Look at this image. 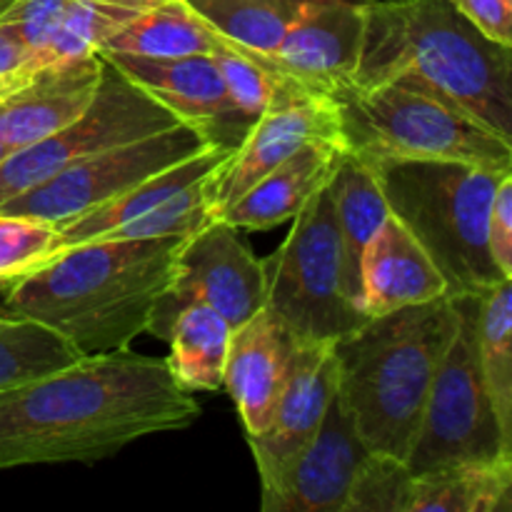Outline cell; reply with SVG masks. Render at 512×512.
<instances>
[{
  "mask_svg": "<svg viewBox=\"0 0 512 512\" xmlns=\"http://www.w3.org/2000/svg\"><path fill=\"white\" fill-rule=\"evenodd\" d=\"M180 123L183 120L178 115L150 98L143 88L105 60L93 100L73 123L38 143L13 150L0 163V203L35 188L88 155L175 128Z\"/></svg>",
  "mask_w": 512,
  "mask_h": 512,
  "instance_id": "cell-10",
  "label": "cell"
},
{
  "mask_svg": "<svg viewBox=\"0 0 512 512\" xmlns=\"http://www.w3.org/2000/svg\"><path fill=\"white\" fill-rule=\"evenodd\" d=\"M35 75L33 50L18 28L0 20V80H28Z\"/></svg>",
  "mask_w": 512,
  "mask_h": 512,
  "instance_id": "cell-35",
  "label": "cell"
},
{
  "mask_svg": "<svg viewBox=\"0 0 512 512\" xmlns=\"http://www.w3.org/2000/svg\"><path fill=\"white\" fill-rule=\"evenodd\" d=\"M230 333L228 320L205 305L178 310L165 335L170 345L165 363L180 388L188 393H218L223 388Z\"/></svg>",
  "mask_w": 512,
  "mask_h": 512,
  "instance_id": "cell-25",
  "label": "cell"
},
{
  "mask_svg": "<svg viewBox=\"0 0 512 512\" xmlns=\"http://www.w3.org/2000/svg\"><path fill=\"white\" fill-rule=\"evenodd\" d=\"M488 253L500 275L512 278V173L500 178L488 215Z\"/></svg>",
  "mask_w": 512,
  "mask_h": 512,
  "instance_id": "cell-33",
  "label": "cell"
},
{
  "mask_svg": "<svg viewBox=\"0 0 512 512\" xmlns=\"http://www.w3.org/2000/svg\"><path fill=\"white\" fill-rule=\"evenodd\" d=\"M512 458L468 460L413 475L408 512H510Z\"/></svg>",
  "mask_w": 512,
  "mask_h": 512,
  "instance_id": "cell-24",
  "label": "cell"
},
{
  "mask_svg": "<svg viewBox=\"0 0 512 512\" xmlns=\"http://www.w3.org/2000/svg\"><path fill=\"white\" fill-rule=\"evenodd\" d=\"M233 145L208 143L200 153L160 170L128 193L58 225L63 248L93 240H145L190 235L215 218L213 185Z\"/></svg>",
  "mask_w": 512,
  "mask_h": 512,
  "instance_id": "cell-9",
  "label": "cell"
},
{
  "mask_svg": "<svg viewBox=\"0 0 512 512\" xmlns=\"http://www.w3.org/2000/svg\"><path fill=\"white\" fill-rule=\"evenodd\" d=\"M263 268L265 308L278 318L293 345L335 343L368 320L345 295L328 185L300 208L290 233L263 260Z\"/></svg>",
  "mask_w": 512,
  "mask_h": 512,
  "instance_id": "cell-7",
  "label": "cell"
},
{
  "mask_svg": "<svg viewBox=\"0 0 512 512\" xmlns=\"http://www.w3.org/2000/svg\"><path fill=\"white\" fill-rule=\"evenodd\" d=\"M350 80L420 90L512 140V48L480 35L450 0L368 3Z\"/></svg>",
  "mask_w": 512,
  "mask_h": 512,
  "instance_id": "cell-2",
  "label": "cell"
},
{
  "mask_svg": "<svg viewBox=\"0 0 512 512\" xmlns=\"http://www.w3.org/2000/svg\"><path fill=\"white\" fill-rule=\"evenodd\" d=\"M370 3H378V0H370Z\"/></svg>",
  "mask_w": 512,
  "mask_h": 512,
  "instance_id": "cell-40",
  "label": "cell"
},
{
  "mask_svg": "<svg viewBox=\"0 0 512 512\" xmlns=\"http://www.w3.org/2000/svg\"><path fill=\"white\" fill-rule=\"evenodd\" d=\"M205 305L238 328L265 308V268L233 225L213 218L195 233L185 235L173 268V280L158 300L148 333L165 340L178 310Z\"/></svg>",
  "mask_w": 512,
  "mask_h": 512,
  "instance_id": "cell-12",
  "label": "cell"
},
{
  "mask_svg": "<svg viewBox=\"0 0 512 512\" xmlns=\"http://www.w3.org/2000/svg\"><path fill=\"white\" fill-rule=\"evenodd\" d=\"M388 208L445 278L448 295H483L503 280L488 253V215L500 178L453 160H388L373 165Z\"/></svg>",
  "mask_w": 512,
  "mask_h": 512,
  "instance_id": "cell-5",
  "label": "cell"
},
{
  "mask_svg": "<svg viewBox=\"0 0 512 512\" xmlns=\"http://www.w3.org/2000/svg\"><path fill=\"white\" fill-rule=\"evenodd\" d=\"M213 60L220 70L230 105L248 125H253V120L268 108L278 85L288 78L273 58L248 48L220 50Z\"/></svg>",
  "mask_w": 512,
  "mask_h": 512,
  "instance_id": "cell-30",
  "label": "cell"
},
{
  "mask_svg": "<svg viewBox=\"0 0 512 512\" xmlns=\"http://www.w3.org/2000/svg\"><path fill=\"white\" fill-rule=\"evenodd\" d=\"M103 55L48 65L0 103V140L13 150L33 145L73 123L98 88Z\"/></svg>",
  "mask_w": 512,
  "mask_h": 512,
  "instance_id": "cell-19",
  "label": "cell"
},
{
  "mask_svg": "<svg viewBox=\"0 0 512 512\" xmlns=\"http://www.w3.org/2000/svg\"><path fill=\"white\" fill-rule=\"evenodd\" d=\"M185 235L73 245L15 280L3 313L55 330L80 355L130 350L173 280Z\"/></svg>",
  "mask_w": 512,
  "mask_h": 512,
  "instance_id": "cell-3",
  "label": "cell"
},
{
  "mask_svg": "<svg viewBox=\"0 0 512 512\" xmlns=\"http://www.w3.org/2000/svg\"><path fill=\"white\" fill-rule=\"evenodd\" d=\"M410 473L405 460L368 453L355 473L343 512H408Z\"/></svg>",
  "mask_w": 512,
  "mask_h": 512,
  "instance_id": "cell-32",
  "label": "cell"
},
{
  "mask_svg": "<svg viewBox=\"0 0 512 512\" xmlns=\"http://www.w3.org/2000/svg\"><path fill=\"white\" fill-rule=\"evenodd\" d=\"M10 288H13L10 280H0V313H3V305H5V298H8Z\"/></svg>",
  "mask_w": 512,
  "mask_h": 512,
  "instance_id": "cell-37",
  "label": "cell"
},
{
  "mask_svg": "<svg viewBox=\"0 0 512 512\" xmlns=\"http://www.w3.org/2000/svg\"><path fill=\"white\" fill-rule=\"evenodd\" d=\"M55 223L0 210V280L25 278L63 253Z\"/></svg>",
  "mask_w": 512,
  "mask_h": 512,
  "instance_id": "cell-31",
  "label": "cell"
},
{
  "mask_svg": "<svg viewBox=\"0 0 512 512\" xmlns=\"http://www.w3.org/2000/svg\"><path fill=\"white\" fill-rule=\"evenodd\" d=\"M158 3L160 0H68L35 58V70L95 55L130 20Z\"/></svg>",
  "mask_w": 512,
  "mask_h": 512,
  "instance_id": "cell-26",
  "label": "cell"
},
{
  "mask_svg": "<svg viewBox=\"0 0 512 512\" xmlns=\"http://www.w3.org/2000/svg\"><path fill=\"white\" fill-rule=\"evenodd\" d=\"M460 323L440 295L365 320L335 340L338 388L370 453L408 460L438 365Z\"/></svg>",
  "mask_w": 512,
  "mask_h": 512,
  "instance_id": "cell-4",
  "label": "cell"
},
{
  "mask_svg": "<svg viewBox=\"0 0 512 512\" xmlns=\"http://www.w3.org/2000/svg\"><path fill=\"white\" fill-rule=\"evenodd\" d=\"M290 355L293 340L268 308L230 333L223 388L238 408L245 435L268 428L288 380Z\"/></svg>",
  "mask_w": 512,
  "mask_h": 512,
  "instance_id": "cell-18",
  "label": "cell"
},
{
  "mask_svg": "<svg viewBox=\"0 0 512 512\" xmlns=\"http://www.w3.org/2000/svg\"><path fill=\"white\" fill-rule=\"evenodd\" d=\"M328 190L330 200H333L335 228H338L340 240L345 295L350 298V303L363 310L360 260H363V253L373 235L388 218V200H385L373 165L355 158L348 150H340Z\"/></svg>",
  "mask_w": 512,
  "mask_h": 512,
  "instance_id": "cell-22",
  "label": "cell"
},
{
  "mask_svg": "<svg viewBox=\"0 0 512 512\" xmlns=\"http://www.w3.org/2000/svg\"><path fill=\"white\" fill-rule=\"evenodd\" d=\"M335 343L293 345L290 370L268 428L248 435L260 475L263 505L280 490L295 460L303 455L323 423L325 408L338 390Z\"/></svg>",
  "mask_w": 512,
  "mask_h": 512,
  "instance_id": "cell-14",
  "label": "cell"
},
{
  "mask_svg": "<svg viewBox=\"0 0 512 512\" xmlns=\"http://www.w3.org/2000/svg\"><path fill=\"white\" fill-rule=\"evenodd\" d=\"M208 143L210 140L198 128L180 123L175 128L88 155L35 188L3 200L0 210L60 225L95 205L128 193L160 170L200 153Z\"/></svg>",
  "mask_w": 512,
  "mask_h": 512,
  "instance_id": "cell-11",
  "label": "cell"
},
{
  "mask_svg": "<svg viewBox=\"0 0 512 512\" xmlns=\"http://www.w3.org/2000/svg\"><path fill=\"white\" fill-rule=\"evenodd\" d=\"M243 48L225 38L188 0H160L113 35L98 53L180 58V55H215L220 50Z\"/></svg>",
  "mask_w": 512,
  "mask_h": 512,
  "instance_id": "cell-23",
  "label": "cell"
},
{
  "mask_svg": "<svg viewBox=\"0 0 512 512\" xmlns=\"http://www.w3.org/2000/svg\"><path fill=\"white\" fill-rule=\"evenodd\" d=\"M8 155H10V150L5 148V145H3V140H0V163H3V160L8 158Z\"/></svg>",
  "mask_w": 512,
  "mask_h": 512,
  "instance_id": "cell-39",
  "label": "cell"
},
{
  "mask_svg": "<svg viewBox=\"0 0 512 512\" xmlns=\"http://www.w3.org/2000/svg\"><path fill=\"white\" fill-rule=\"evenodd\" d=\"M450 5L480 35L512 48V0H450Z\"/></svg>",
  "mask_w": 512,
  "mask_h": 512,
  "instance_id": "cell-34",
  "label": "cell"
},
{
  "mask_svg": "<svg viewBox=\"0 0 512 512\" xmlns=\"http://www.w3.org/2000/svg\"><path fill=\"white\" fill-rule=\"evenodd\" d=\"M313 140L340 143V118L333 95L310 90L295 78H285L268 108L245 130L228 163L218 170L213 185V215L220 218L245 190L253 188L275 165Z\"/></svg>",
  "mask_w": 512,
  "mask_h": 512,
  "instance_id": "cell-13",
  "label": "cell"
},
{
  "mask_svg": "<svg viewBox=\"0 0 512 512\" xmlns=\"http://www.w3.org/2000/svg\"><path fill=\"white\" fill-rule=\"evenodd\" d=\"M200 403L165 358L118 350L0 393V470L98 463L158 433L193 425Z\"/></svg>",
  "mask_w": 512,
  "mask_h": 512,
  "instance_id": "cell-1",
  "label": "cell"
},
{
  "mask_svg": "<svg viewBox=\"0 0 512 512\" xmlns=\"http://www.w3.org/2000/svg\"><path fill=\"white\" fill-rule=\"evenodd\" d=\"M30 78H33V75H30ZM28 80H0V103H3L5 98H10V95H13L20 85L28 83Z\"/></svg>",
  "mask_w": 512,
  "mask_h": 512,
  "instance_id": "cell-36",
  "label": "cell"
},
{
  "mask_svg": "<svg viewBox=\"0 0 512 512\" xmlns=\"http://www.w3.org/2000/svg\"><path fill=\"white\" fill-rule=\"evenodd\" d=\"M113 63L150 98L198 128L210 143L238 145L250 128L230 105L213 55L148 58L128 53H98Z\"/></svg>",
  "mask_w": 512,
  "mask_h": 512,
  "instance_id": "cell-15",
  "label": "cell"
},
{
  "mask_svg": "<svg viewBox=\"0 0 512 512\" xmlns=\"http://www.w3.org/2000/svg\"><path fill=\"white\" fill-rule=\"evenodd\" d=\"M80 358L55 330L30 318L0 313V393L45 378Z\"/></svg>",
  "mask_w": 512,
  "mask_h": 512,
  "instance_id": "cell-28",
  "label": "cell"
},
{
  "mask_svg": "<svg viewBox=\"0 0 512 512\" xmlns=\"http://www.w3.org/2000/svg\"><path fill=\"white\" fill-rule=\"evenodd\" d=\"M13 3H15V0H0V18H3L5 10H8Z\"/></svg>",
  "mask_w": 512,
  "mask_h": 512,
  "instance_id": "cell-38",
  "label": "cell"
},
{
  "mask_svg": "<svg viewBox=\"0 0 512 512\" xmlns=\"http://www.w3.org/2000/svg\"><path fill=\"white\" fill-rule=\"evenodd\" d=\"M225 38L273 58L308 0H188Z\"/></svg>",
  "mask_w": 512,
  "mask_h": 512,
  "instance_id": "cell-29",
  "label": "cell"
},
{
  "mask_svg": "<svg viewBox=\"0 0 512 512\" xmlns=\"http://www.w3.org/2000/svg\"><path fill=\"white\" fill-rule=\"evenodd\" d=\"M363 313L368 318L448 295L445 278L413 233L388 213L360 260Z\"/></svg>",
  "mask_w": 512,
  "mask_h": 512,
  "instance_id": "cell-20",
  "label": "cell"
},
{
  "mask_svg": "<svg viewBox=\"0 0 512 512\" xmlns=\"http://www.w3.org/2000/svg\"><path fill=\"white\" fill-rule=\"evenodd\" d=\"M340 150L343 145L335 140L300 145L290 158L275 165L230 208H225L220 220L235 230H270L288 223L323 185L330 183Z\"/></svg>",
  "mask_w": 512,
  "mask_h": 512,
  "instance_id": "cell-21",
  "label": "cell"
},
{
  "mask_svg": "<svg viewBox=\"0 0 512 512\" xmlns=\"http://www.w3.org/2000/svg\"><path fill=\"white\" fill-rule=\"evenodd\" d=\"M340 388L325 408L323 423L310 440L265 512H343L355 473L368 458Z\"/></svg>",
  "mask_w": 512,
  "mask_h": 512,
  "instance_id": "cell-16",
  "label": "cell"
},
{
  "mask_svg": "<svg viewBox=\"0 0 512 512\" xmlns=\"http://www.w3.org/2000/svg\"><path fill=\"white\" fill-rule=\"evenodd\" d=\"M460 323L438 365L408 455L413 475L468 460L512 458L478 358V295H460Z\"/></svg>",
  "mask_w": 512,
  "mask_h": 512,
  "instance_id": "cell-8",
  "label": "cell"
},
{
  "mask_svg": "<svg viewBox=\"0 0 512 512\" xmlns=\"http://www.w3.org/2000/svg\"><path fill=\"white\" fill-rule=\"evenodd\" d=\"M478 358L505 440L512 443V280L478 295Z\"/></svg>",
  "mask_w": 512,
  "mask_h": 512,
  "instance_id": "cell-27",
  "label": "cell"
},
{
  "mask_svg": "<svg viewBox=\"0 0 512 512\" xmlns=\"http://www.w3.org/2000/svg\"><path fill=\"white\" fill-rule=\"evenodd\" d=\"M370 0H308L273 60L283 73L310 90L330 93L353 78L363 45L365 10Z\"/></svg>",
  "mask_w": 512,
  "mask_h": 512,
  "instance_id": "cell-17",
  "label": "cell"
},
{
  "mask_svg": "<svg viewBox=\"0 0 512 512\" xmlns=\"http://www.w3.org/2000/svg\"><path fill=\"white\" fill-rule=\"evenodd\" d=\"M340 145L368 165L388 160H453L512 170V140L493 133L450 105L398 83L345 80L333 90Z\"/></svg>",
  "mask_w": 512,
  "mask_h": 512,
  "instance_id": "cell-6",
  "label": "cell"
}]
</instances>
